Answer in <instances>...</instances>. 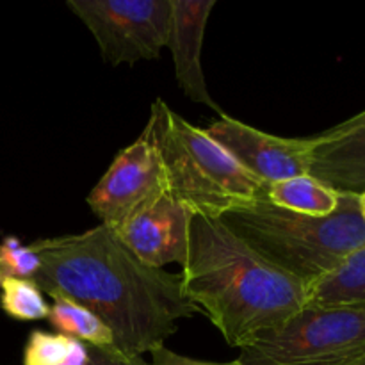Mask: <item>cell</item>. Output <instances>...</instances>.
I'll return each instance as SVG.
<instances>
[{
	"label": "cell",
	"instance_id": "1",
	"mask_svg": "<svg viewBox=\"0 0 365 365\" xmlns=\"http://www.w3.org/2000/svg\"><path fill=\"white\" fill-rule=\"evenodd\" d=\"M41 259L34 284L50 298H68L91 310L128 356L163 348L180 319L200 310L185 296L180 273L143 264L110 228L31 242Z\"/></svg>",
	"mask_w": 365,
	"mask_h": 365
},
{
	"label": "cell",
	"instance_id": "2",
	"mask_svg": "<svg viewBox=\"0 0 365 365\" xmlns=\"http://www.w3.org/2000/svg\"><path fill=\"white\" fill-rule=\"evenodd\" d=\"M184 292L230 348H246L307 305V285L267 262L220 217L195 214Z\"/></svg>",
	"mask_w": 365,
	"mask_h": 365
},
{
	"label": "cell",
	"instance_id": "3",
	"mask_svg": "<svg viewBox=\"0 0 365 365\" xmlns=\"http://www.w3.org/2000/svg\"><path fill=\"white\" fill-rule=\"evenodd\" d=\"M250 248L284 273L310 285L365 246V221L356 195H341L328 216H307L267 198L220 217Z\"/></svg>",
	"mask_w": 365,
	"mask_h": 365
},
{
	"label": "cell",
	"instance_id": "4",
	"mask_svg": "<svg viewBox=\"0 0 365 365\" xmlns=\"http://www.w3.org/2000/svg\"><path fill=\"white\" fill-rule=\"evenodd\" d=\"M152 125L168 191L192 214L221 217L267 196V185L245 170L205 128L189 123L164 100L152 103Z\"/></svg>",
	"mask_w": 365,
	"mask_h": 365
},
{
	"label": "cell",
	"instance_id": "5",
	"mask_svg": "<svg viewBox=\"0 0 365 365\" xmlns=\"http://www.w3.org/2000/svg\"><path fill=\"white\" fill-rule=\"evenodd\" d=\"M245 365H348L365 359V303L305 305L239 349Z\"/></svg>",
	"mask_w": 365,
	"mask_h": 365
},
{
	"label": "cell",
	"instance_id": "6",
	"mask_svg": "<svg viewBox=\"0 0 365 365\" xmlns=\"http://www.w3.org/2000/svg\"><path fill=\"white\" fill-rule=\"evenodd\" d=\"M110 66L159 59L171 25L170 0H68Z\"/></svg>",
	"mask_w": 365,
	"mask_h": 365
},
{
	"label": "cell",
	"instance_id": "7",
	"mask_svg": "<svg viewBox=\"0 0 365 365\" xmlns=\"http://www.w3.org/2000/svg\"><path fill=\"white\" fill-rule=\"evenodd\" d=\"M166 195L163 157L152 125L146 123L141 135L118 152L86 202L100 225L116 232Z\"/></svg>",
	"mask_w": 365,
	"mask_h": 365
},
{
	"label": "cell",
	"instance_id": "8",
	"mask_svg": "<svg viewBox=\"0 0 365 365\" xmlns=\"http://www.w3.org/2000/svg\"><path fill=\"white\" fill-rule=\"evenodd\" d=\"M205 130L248 173L266 185L309 175L312 139L267 134L225 113Z\"/></svg>",
	"mask_w": 365,
	"mask_h": 365
},
{
	"label": "cell",
	"instance_id": "9",
	"mask_svg": "<svg viewBox=\"0 0 365 365\" xmlns=\"http://www.w3.org/2000/svg\"><path fill=\"white\" fill-rule=\"evenodd\" d=\"M192 216L184 203L166 195L114 234L146 266L157 269L168 264L182 266L187 257Z\"/></svg>",
	"mask_w": 365,
	"mask_h": 365
},
{
	"label": "cell",
	"instance_id": "10",
	"mask_svg": "<svg viewBox=\"0 0 365 365\" xmlns=\"http://www.w3.org/2000/svg\"><path fill=\"white\" fill-rule=\"evenodd\" d=\"M310 177L341 195L365 191V110L312 138Z\"/></svg>",
	"mask_w": 365,
	"mask_h": 365
},
{
	"label": "cell",
	"instance_id": "11",
	"mask_svg": "<svg viewBox=\"0 0 365 365\" xmlns=\"http://www.w3.org/2000/svg\"><path fill=\"white\" fill-rule=\"evenodd\" d=\"M171 25L166 46L175 63L178 88L191 102L212 107L221 114L220 106L210 96L202 68V48L207 21L216 0H170Z\"/></svg>",
	"mask_w": 365,
	"mask_h": 365
},
{
	"label": "cell",
	"instance_id": "12",
	"mask_svg": "<svg viewBox=\"0 0 365 365\" xmlns=\"http://www.w3.org/2000/svg\"><path fill=\"white\" fill-rule=\"evenodd\" d=\"M365 303V246L346 257L335 269L307 285V305Z\"/></svg>",
	"mask_w": 365,
	"mask_h": 365
},
{
	"label": "cell",
	"instance_id": "13",
	"mask_svg": "<svg viewBox=\"0 0 365 365\" xmlns=\"http://www.w3.org/2000/svg\"><path fill=\"white\" fill-rule=\"evenodd\" d=\"M267 200L280 209L307 216H328L339 207L341 192L310 175L287 178L267 185Z\"/></svg>",
	"mask_w": 365,
	"mask_h": 365
},
{
	"label": "cell",
	"instance_id": "14",
	"mask_svg": "<svg viewBox=\"0 0 365 365\" xmlns=\"http://www.w3.org/2000/svg\"><path fill=\"white\" fill-rule=\"evenodd\" d=\"M52 299L53 305L50 307L46 319L57 334L68 335V337L86 342V344L114 346L113 331L91 310L68 298H61V296Z\"/></svg>",
	"mask_w": 365,
	"mask_h": 365
},
{
	"label": "cell",
	"instance_id": "15",
	"mask_svg": "<svg viewBox=\"0 0 365 365\" xmlns=\"http://www.w3.org/2000/svg\"><path fill=\"white\" fill-rule=\"evenodd\" d=\"M88 344L63 334L34 330L29 334L21 365H86Z\"/></svg>",
	"mask_w": 365,
	"mask_h": 365
},
{
	"label": "cell",
	"instance_id": "16",
	"mask_svg": "<svg viewBox=\"0 0 365 365\" xmlns=\"http://www.w3.org/2000/svg\"><path fill=\"white\" fill-rule=\"evenodd\" d=\"M0 309L16 321L46 319L50 307L32 280L4 277L0 280Z\"/></svg>",
	"mask_w": 365,
	"mask_h": 365
},
{
	"label": "cell",
	"instance_id": "17",
	"mask_svg": "<svg viewBox=\"0 0 365 365\" xmlns=\"http://www.w3.org/2000/svg\"><path fill=\"white\" fill-rule=\"evenodd\" d=\"M41 269V259L31 245H24L14 235H7L0 242V273L4 277L34 280ZM0 278V280H2Z\"/></svg>",
	"mask_w": 365,
	"mask_h": 365
},
{
	"label": "cell",
	"instance_id": "18",
	"mask_svg": "<svg viewBox=\"0 0 365 365\" xmlns=\"http://www.w3.org/2000/svg\"><path fill=\"white\" fill-rule=\"evenodd\" d=\"M86 365H148L143 356H128L116 346L88 344Z\"/></svg>",
	"mask_w": 365,
	"mask_h": 365
},
{
	"label": "cell",
	"instance_id": "19",
	"mask_svg": "<svg viewBox=\"0 0 365 365\" xmlns=\"http://www.w3.org/2000/svg\"><path fill=\"white\" fill-rule=\"evenodd\" d=\"M152 355V362L148 365H245L239 360H234V362H205V360H196L191 359V356L180 355V353L171 351L170 348L163 346V348H157L155 351L150 353Z\"/></svg>",
	"mask_w": 365,
	"mask_h": 365
},
{
	"label": "cell",
	"instance_id": "20",
	"mask_svg": "<svg viewBox=\"0 0 365 365\" xmlns=\"http://www.w3.org/2000/svg\"><path fill=\"white\" fill-rule=\"evenodd\" d=\"M359 198H360V210H362V217H364V221H365V191L359 196Z\"/></svg>",
	"mask_w": 365,
	"mask_h": 365
},
{
	"label": "cell",
	"instance_id": "21",
	"mask_svg": "<svg viewBox=\"0 0 365 365\" xmlns=\"http://www.w3.org/2000/svg\"><path fill=\"white\" fill-rule=\"evenodd\" d=\"M348 365H365V359H360V360H356V362H351Z\"/></svg>",
	"mask_w": 365,
	"mask_h": 365
},
{
	"label": "cell",
	"instance_id": "22",
	"mask_svg": "<svg viewBox=\"0 0 365 365\" xmlns=\"http://www.w3.org/2000/svg\"><path fill=\"white\" fill-rule=\"evenodd\" d=\"M0 278H2V273H0Z\"/></svg>",
	"mask_w": 365,
	"mask_h": 365
}]
</instances>
